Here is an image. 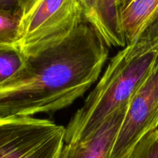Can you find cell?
Here are the masks:
<instances>
[{
    "label": "cell",
    "instance_id": "cell-1",
    "mask_svg": "<svg viewBox=\"0 0 158 158\" xmlns=\"http://www.w3.org/2000/svg\"><path fill=\"white\" fill-rule=\"evenodd\" d=\"M108 56V46L84 22L60 43L26 56L20 69L0 84V119L68 107L95 83Z\"/></svg>",
    "mask_w": 158,
    "mask_h": 158
},
{
    "label": "cell",
    "instance_id": "cell-2",
    "mask_svg": "<svg viewBox=\"0 0 158 158\" xmlns=\"http://www.w3.org/2000/svg\"><path fill=\"white\" fill-rule=\"evenodd\" d=\"M157 56L158 48L131 59L127 57L126 47L119 51L65 127V143L90 137L115 112L127 106Z\"/></svg>",
    "mask_w": 158,
    "mask_h": 158
},
{
    "label": "cell",
    "instance_id": "cell-3",
    "mask_svg": "<svg viewBox=\"0 0 158 158\" xmlns=\"http://www.w3.org/2000/svg\"><path fill=\"white\" fill-rule=\"evenodd\" d=\"M83 20L78 0H37L22 15L19 48L25 56L35 55L64 40Z\"/></svg>",
    "mask_w": 158,
    "mask_h": 158
},
{
    "label": "cell",
    "instance_id": "cell-4",
    "mask_svg": "<svg viewBox=\"0 0 158 158\" xmlns=\"http://www.w3.org/2000/svg\"><path fill=\"white\" fill-rule=\"evenodd\" d=\"M65 127L33 117L0 119V158H60Z\"/></svg>",
    "mask_w": 158,
    "mask_h": 158
},
{
    "label": "cell",
    "instance_id": "cell-5",
    "mask_svg": "<svg viewBox=\"0 0 158 158\" xmlns=\"http://www.w3.org/2000/svg\"><path fill=\"white\" fill-rule=\"evenodd\" d=\"M158 127V56L129 102L108 158H127L143 137Z\"/></svg>",
    "mask_w": 158,
    "mask_h": 158
},
{
    "label": "cell",
    "instance_id": "cell-6",
    "mask_svg": "<svg viewBox=\"0 0 158 158\" xmlns=\"http://www.w3.org/2000/svg\"><path fill=\"white\" fill-rule=\"evenodd\" d=\"M85 23L102 38L109 47L127 46L121 19L119 0H78Z\"/></svg>",
    "mask_w": 158,
    "mask_h": 158
},
{
    "label": "cell",
    "instance_id": "cell-7",
    "mask_svg": "<svg viewBox=\"0 0 158 158\" xmlns=\"http://www.w3.org/2000/svg\"><path fill=\"white\" fill-rule=\"evenodd\" d=\"M128 105L115 112L90 137L74 143H64L60 158L109 157Z\"/></svg>",
    "mask_w": 158,
    "mask_h": 158
},
{
    "label": "cell",
    "instance_id": "cell-8",
    "mask_svg": "<svg viewBox=\"0 0 158 158\" xmlns=\"http://www.w3.org/2000/svg\"><path fill=\"white\" fill-rule=\"evenodd\" d=\"M158 8V0H128L121 8V19L127 45L134 43Z\"/></svg>",
    "mask_w": 158,
    "mask_h": 158
},
{
    "label": "cell",
    "instance_id": "cell-9",
    "mask_svg": "<svg viewBox=\"0 0 158 158\" xmlns=\"http://www.w3.org/2000/svg\"><path fill=\"white\" fill-rule=\"evenodd\" d=\"M129 59L143 56L158 48V8L142 29L134 43L127 45Z\"/></svg>",
    "mask_w": 158,
    "mask_h": 158
},
{
    "label": "cell",
    "instance_id": "cell-10",
    "mask_svg": "<svg viewBox=\"0 0 158 158\" xmlns=\"http://www.w3.org/2000/svg\"><path fill=\"white\" fill-rule=\"evenodd\" d=\"M22 12L0 9V44L18 46Z\"/></svg>",
    "mask_w": 158,
    "mask_h": 158
},
{
    "label": "cell",
    "instance_id": "cell-11",
    "mask_svg": "<svg viewBox=\"0 0 158 158\" xmlns=\"http://www.w3.org/2000/svg\"><path fill=\"white\" fill-rule=\"evenodd\" d=\"M25 60L26 56L18 46L0 44V84L15 74Z\"/></svg>",
    "mask_w": 158,
    "mask_h": 158
},
{
    "label": "cell",
    "instance_id": "cell-12",
    "mask_svg": "<svg viewBox=\"0 0 158 158\" xmlns=\"http://www.w3.org/2000/svg\"><path fill=\"white\" fill-rule=\"evenodd\" d=\"M127 158H158V127L143 137Z\"/></svg>",
    "mask_w": 158,
    "mask_h": 158
},
{
    "label": "cell",
    "instance_id": "cell-13",
    "mask_svg": "<svg viewBox=\"0 0 158 158\" xmlns=\"http://www.w3.org/2000/svg\"><path fill=\"white\" fill-rule=\"evenodd\" d=\"M36 1L37 0H16L19 8L22 12V15H24L29 12Z\"/></svg>",
    "mask_w": 158,
    "mask_h": 158
},
{
    "label": "cell",
    "instance_id": "cell-14",
    "mask_svg": "<svg viewBox=\"0 0 158 158\" xmlns=\"http://www.w3.org/2000/svg\"><path fill=\"white\" fill-rule=\"evenodd\" d=\"M0 9L6 10H20L16 0H0Z\"/></svg>",
    "mask_w": 158,
    "mask_h": 158
},
{
    "label": "cell",
    "instance_id": "cell-15",
    "mask_svg": "<svg viewBox=\"0 0 158 158\" xmlns=\"http://www.w3.org/2000/svg\"><path fill=\"white\" fill-rule=\"evenodd\" d=\"M127 1H128V0H119V2H120V8H122V6H123Z\"/></svg>",
    "mask_w": 158,
    "mask_h": 158
}]
</instances>
